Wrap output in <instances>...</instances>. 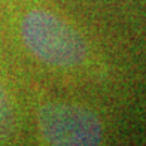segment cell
Masks as SVG:
<instances>
[{"mask_svg": "<svg viewBox=\"0 0 146 146\" xmlns=\"http://www.w3.org/2000/svg\"><path fill=\"white\" fill-rule=\"evenodd\" d=\"M19 31L31 54L51 66L73 67L87 58V45L81 35L49 11L25 12Z\"/></svg>", "mask_w": 146, "mask_h": 146, "instance_id": "1", "label": "cell"}, {"mask_svg": "<svg viewBox=\"0 0 146 146\" xmlns=\"http://www.w3.org/2000/svg\"><path fill=\"white\" fill-rule=\"evenodd\" d=\"M42 134L51 146H102L103 125L87 106L52 102L39 112Z\"/></svg>", "mask_w": 146, "mask_h": 146, "instance_id": "2", "label": "cell"}, {"mask_svg": "<svg viewBox=\"0 0 146 146\" xmlns=\"http://www.w3.org/2000/svg\"><path fill=\"white\" fill-rule=\"evenodd\" d=\"M14 125V112L8 98V94L5 92L3 87L0 85V140L9 136Z\"/></svg>", "mask_w": 146, "mask_h": 146, "instance_id": "3", "label": "cell"}]
</instances>
